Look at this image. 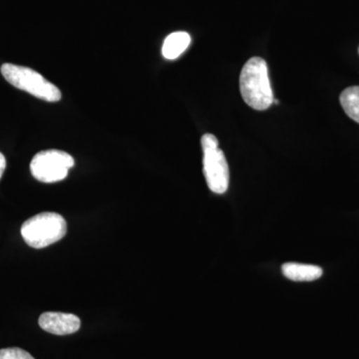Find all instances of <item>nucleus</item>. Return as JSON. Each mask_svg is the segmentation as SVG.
Instances as JSON below:
<instances>
[{
	"label": "nucleus",
	"instance_id": "1",
	"mask_svg": "<svg viewBox=\"0 0 359 359\" xmlns=\"http://www.w3.org/2000/svg\"><path fill=\"white\" fill-rule=\"evenodd\" d=\"M240 90L245 102L252 109L266 110L273 103L268 65L263 58L252 57L245 62L241 72Z\"/></svg>",
	"mask_w": 359,
	"mask_h": 359
},
{
	"label": "nucleus",
	"instance_id": "2",
	"mask_svg": "<svg viewBox=\"0 0 359 359\" xmlns=\"http://www.w3.org/2000/svg\"><path fill=\"white\" fill-rule=\"evenodd\" d=\"M67 231L65 219L57 212H45L28 219L21 226V236L26 244L34 249H43L59 242Z\"/></svg>",
	"mask_w": 359,
	"mask_h": 359
},
{
	"label": "nucleus",
	"instance_id": "3",
	"mask_svg": "<svg viewBox=\"0 0 359 359\" xmlns=\"http://www.w3.org/2000/svg\"><path fill=\"white\" fill-rule=\"evenodd\" d=\"M0 70L2 76L8 83L41 100L57 102L62 97L57 86L32 68L6 63Z\"/></svg>",
	"mask_w": 359,
	"mask_h": 359
},
{
	"label": "nucleus",
	"instance_id": "4",
	"mask_svg": "<svg viewBox=\"0 0 359 359\" xmlns=\"http://www.w3.org/2000/svg\"><path fill=\"white\" fill-rule=\"evenodd\" d=\"M204 152V175L208 187L212 192H226L230 183V171L223 151L219 148V141L212 134H205L201 139Z\"/></svg>",
	"mask_w": 359,
	"mask_h": 359
},
{
	"label": "nucleus",
	"instance_id": "5",
	"mask_svg": "<svg viewBox=\"0 0 359 359\" xmlns=\"http://www.w3.org/2000/svg\"><path fill=\"white\" fill-rule=\"evenodd\" d=\"M74 163L72 156L65 151H41L33 157L30 163V172L37 181L56 183L67 177Z\"/></svg>",
	"mask_w": 359,
	"mask_h": 359
},
{
	"label": "nucleus",
	"instance_id": "6",
	"mask_svg": "<svg viewBox=\"0 0 359 359\" xmlns=\"http://www.w3.org/2000/svg\"><path fill=\"white\" fill-rule=\"evenodd\" d=\"M39 323L45 332L56 335L75 334L81 327V320L75 314L53 311L42 313Z\"/></svg>",
	"mask_w": 359,
	"mask_h": 359
},
{
	"label": "nucleus",
	"instance_id": "7",
	"mask_svg": "<svg viewBox=\"0 0 359 359\" xmlns=\"http://www.w3.org/2000/svg\"><path fill=\"white\" fill-rule=\"evenodd\" d=\"M283 276L294 282H313L323 276V269L313 264L285 263L283 264Z\"/></svg>",
	"mask_w": 359,
	"mask_h": 359
},
{
	"label": "nucleus",
	"instance_id": "8",
	"mask_svg": "<svg viewBox=\"0 0 359 359\" xmlns=\"http://www.w3.org/2000/svg\"><path fill=\"white\" fill-rule=\"evenodd\" d=\"M190 43L191 36L189 33L184 32L171 33L163 44V56L169 60H174L187 50Z\"/></svg>",
	"mask_w": 359,
	"mask_h": 359
},
{
	"label": "nucleus",
	"instance_id": "9",
	"mask_svg": "<svg viewBox=\"0 0 359 359\" xmlns=\"http://www.w3.org/2000/svg\"><path fill=\"white\" fill-rule=\"evenodd\" d=\"M339 101L347 116L359 124V86L344 90L340 94Z\"/></svg>",
	"mask_w": 359,
	"mask_h": 359
},
{
	"label": "nucleus",
	"instance_id": "10",
	"mask_svg": "<svg viewBox=\"0 0 359 359\" xmlns=\"http://www.w3.org/2000/svg\"><path fill=\"white\" fill-rule=\"evenodd\" d=\"M0 359H35L32 354L20 347L0 349Z\"/></svg>",
	"mask_w": 359,
	"mask_h": 359
},
{
	"label": "nucleus",
	"instance_id": "11",
	"mask_svg": "<svg viewBox=\"0 0 359 359\" xmlns=\"http://www.w3.org/2000/svg\"><path fill=\"white\" fill-rule=\"evenodd\" d=\"M6 159L2 153H0V179H1L2 175L6 171Z\"/></svg>",
	"mask_w": 359,
	"mask_h": 359
}]
</instances>
